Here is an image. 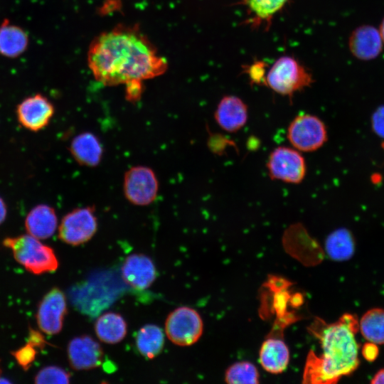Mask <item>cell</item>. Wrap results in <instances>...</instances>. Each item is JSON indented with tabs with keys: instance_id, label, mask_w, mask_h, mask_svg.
Here are the masks:
<instances>
[{
	"instance_id": "10",
	"label": "cell",
	"mask_w": 384,
	"mask_h": 384,
	"mask_svg": "<svg viewBox=\"0 0 384 384\" xmlns=\"http://www.w3.org/2000/svg\"><path fill=\"white\" fill-rule=\"evenodd\" d=\"M68 312L66 297L58 287L49 290L40 301L36 319L39 329L46 334H59Z\"/></svg>"
},
{
	"instance_id": "33",
	"label": "cell",
	"mask_w": 384,
	"mask_h": 384,
	"mask_svg": "<svg viewBox=\"0 0 384 384\" xmlns=\"http://www.w3.org/2000/svg\"><path fill=\"white\" fill-rule=\"evenodd\" d=\"M372 384H384V368L379 370L370 380Z\"/></svg>"
},
{
	"instance_id": "27",
	"label": "cell",
	"mask_w": 384,
	"mask_h": 384,
	"mask_svg": "<svg viewBox=\"0 0 384 384\" xmlns=\"http://www.w3.org/2000/svg\"><path fill=\"white\" fill-rule=\"evenodd\" d=\"M38 348L33 343L27 341L23 346L11 352L16 363L24 370H28L35 361Z\"/></svg>"
},
{
	"instance_id": "6",
	"label": "cell",
	"mask_w": 384,
	"mask_h": 384,
	"mask_svg": "<svg viewBox=\"0 0 384 384\" xmlns=\"http://www.w3.org/2000/svg\"><path fill=\"white\" fill-rule=\"evenodd\" d=\"M270 178L288 183H300L306 174V164L301 151L279 146L270 154L267 161Z\"/></svg>"
},
{
	"instance_id": "5",
	"label": "cell",
	"mask_w": 384,
	"mask_h": 384,
	"mask_svg": "<svg viewBox=\"0 0 384 384\" xmlns=\"http://www.w3.org/2000/svg\"><path fill=\"white\" fill-rule=\"evenodd\" d=\"M287 137L294 149L302 152H311L326 143L328 132L325 124L319 117L302 113L289 123Z\"/></svg>"
},
{
	"instance_id": "29",
	"label": "cell",
	"mask_w": 384,
	"mask_h": 384,
	"mask_svg": "<svg viewBox=\"0 0 384 384\" xmlns=\"http://www.w3.org/2000/svg\"><path fill=\"white\" fill-rule=\"evenodd\" d=\"M373 127L378 134L384 137V106L379 107L374 113Z\"/></svg>"
},
{
	"instance_id": "13",
	"label": "cell",
	"mask_w": 384,
	"mask_h": 384,
	"mask_svg": "<svg viewBox=\"0 0 384 384\" xmlns=\"http://www.w3.org/2000/svg\"><path fill=\"white\" fill-rule=\"evenodd\" d=\"M121 272L124 281L137 290L149 288L156 277L154 262L149 257L141 253H134L127 257Z\"/></svg>"
},
{
	"instance_id": "16",
	"label": "cell",
	"mask_w": 384,
	"mask_h": 384,
	"mask_svg": "<svg viewBox=\"0 0 384 384\" xmlns=\"http://www.w3.org/2000/svg\"><path fill=\"white\" fill-rule=\"evenodd\" d=\"M24 224L27 233L39 240L53 236L58 226L55 209L45 203L33 207L27 213Z\"/></svg>"
},
{
	"instance_id": "22",
	"label": "cell",
	"mask_w": 384,
	"mask_h": 384,
	"mask_svg": "<svg viewBox=\"0 0 384 384\" xmlns=\"http://www.w3.org/2000/svg\"><path fill=\"white\" fill-rule=\"evenodd\" d=\"M324 247L330 259L345 261L352 257L355 251V241L352 233L342 228L332 231L327 236Z\"/></svg>"
},
{
	"instance_id": "2",
	"label": "cell",
	"mask_w": 384,
	"mask_h": 384,
	"mask_svg": "<svg viewBox=\"0 0 384 384\" xmlns=\"http://www.w3.org/2000/svg\"><path fill=\"white\" fill-rule=\"evenodd\" d=\"M311 331L319 340L321 352L309 351L303 374L304 383L329 384L353 373L359 366V345L356 339L358 321L345 314L330 324L315 321Z\"/></svg>"
},
{
	"instance_id": "24",
	"label": "cell",
	"mask_w": 384,
	"mask_h": 384,
	"mask_svg": "<svg viewBox=\"0 0 384 384\" xmlns=\"http://www.w3.org/2000/svg\"><path fill=\"white\" fill-rule=\"evenodd\" d=\"M225 380L230 384L258 383V370L248 361L236 362L225 371Z\"/></svg>"
},
{
	"instance_id": "31",
	"label": "cell",
	"mask_w": 384,
	"mask_h": 384,
	"mask_svg": "<svg viewBox=\"0 0 384 384\" xmlns=\"http://www.w3.org/2000/svg\"><path fill=\"white\" fill-rule=\"evenodd\" d=\"M379 353L378 345L368 341L361 348V354L363 358L370 362L375 361Z\"/></svg>"
},
{
	"instance_id": "12",
	"label": "cell",
	"mask_w": 384,
	"mask_h": 384,
	"mask_svg": "<svg viewBox=\"0 0 384 384\" xmlns=\"http://www.w3.org/2000/svg\"><path fill=\"white\" fill-rule=\"evenodd\" d=\"M68 362L77 370H90L101 366L104 352L100 344L87 335L71 339L67 348Z\"/></svg>"
},
{
	"instance_id": "7",
	"label": "cell",
	"mask_w": 384,
	"mask_h": 384,
	"mask_svg": "<svg viewBox=\"0 0 384 384\" xmlns=\"http://www.w3.org/2000/svg\"><path fill=\"white\" fill-rule=\"evenodd\" d=\"M203 330V320L199 313L188 306L175 309L165 321L166 336L177 346L193 345L200 338Z\"/></svg>"
},
{
	"instance_id": "25",
	"label": "cell",
	"mask_w": 384,
	"mask_h": 384,
	"mask_svg": "<svg viewBox=\"0 0 384 384\" xmlns=\"http://www.w3.org/2000/svg\"><path fill=\"white\" fill-rule=\"evenodd\" d=\"M288 0H247L255 23L268 22Z\"/></svg>"
},
{
	"instance_id": "19",
	"label": "cell",
	"mask_w": 384,
	"mask_h": 384,
	"mask_svg": "<svg viewBox=\"0 0 384 384\" xmlns=\"http://www.w3.org/2000/svg\"><path fill=\"white\" fill-rule=\"evenodd\" d=\"M260 363L267 372L277 374L283 372L289 362V351L280 338H267L262 344L259 353Z\"/></svg>"
},
{
	"instance_id": "28",
	"label": "cell",
	"mask_w": 384,
	"mask_h": 384,
	"mask_svg": "<svg viewBox=\"0 0 384 384\" xmlns=\"http://www.w3.org/2000/svg\"><path fill=\"white\" fill-rule=\"evenodd\" d=\"M266 67L267 65L265 62L257 60L247 68L246 73L252 83L265 85Z\"/></svg>"
},
{
	"instance_id": "32",
	"label": "cell",
	"mask_w": 384,
	"mask_h": 384,
	"mask_svg": "<svg viewBox=\"0 0 384 384\" xmlns=\"http://www.w3.org/2000/svg\"><path fill=\"white\" fill-rule=\"evenodd\" d=\"M6 215L7 206L4 200L0 196V225L4 222L6 218Z\"/></svg>"
},
{
	"instance_id": "1",
	"label": "cell",
	"mask_w": 384,
	"mask_h": 384,
	"mask_svg": "<svg viewBox=\"0 0 384 384\" xmlns=\"http://www.w3.org/2000/svg\"><path fill=\"white\" fill-rule=\"evenodd\" d=\"M95 78L105 85H131L161 75L166 60L136 27L117 26L96 37L87 53Z\"/></svg>"
},
{
	"instance_id": "30",
	"label": "cell",
	"mask_w": 384,
	"mask_h": 384,
	"mask_svg": "<svg viewBox=\"0 0 384 384\" xmlns=\"http://www.w3.org/2000/svg\"><path fill=\"white\" fill-rule=\"evenodd\" d=\"M28 329L29 331L27 341L33 343L41 350L43 349L47 345H50L40 331L32 329L31 326H30Z\"/></svg>"
},
{
	"instance_id": "18",
	"label": "cell",
	"mask_w": 384,
	"mask_h": 384,
	"mask_svg": "<svg viewBox=\"0 0 384 384\" xmlns=\"http://www.w3.org/2000/svg\"><path fill=\"white\" fill-rule=\"evenodd\" d=\"M28 35L21 26L4 19L0 24V55L16 58L28 48Z\"/></svg>"
},
{
	"instance_id": "3",
	"label": "cell",
	"mask_w": 384,
	"mask_h": 384,
	"mask_svg": "<svg viewBox=\"0 0 384 384\" xmlns=\"http://www.w3.org/2000/svg\"><path fill=\"white\" fill-rule=\"evenodd\" d=\"M2 244L11 250L18 263L33 274L53 272L59 267L53 249L28 233L5 238Z\"/></svg>"
},
{
	"instance_id": "21",
	"label": "cell",
	"mask_w": 384,
	"mask_h": 384,
	"mask_svg": "<svg viewBox=\"0 0 384 384\" xmlns=\"http://www.w3.org/2000/svg\"><path fill=\"white\" fill-rule=\"evenodd\" d=\"M164 334L155 324H146L139 329L135 336V344L139 353L147 359L158 356L164 346Z\"/></svg>"
},
{
	"instance_id": "8",
	"label": "cell",
	"mask_w": 384,
	"mask_h": 384,
	"mask_svg": "<svg viewBox=\"0 0 384 384\" xmlns=\"http://www.w3.org/2000/svg\"><path fill=\"white\" fill-rule=\"evenodd\" d=\"M59 239L77 246L88 242L96 233L97 219L93 207L78 208L65 214L58 226Z\"/></svg>"
},
{
	"instance_id": "26",
	"label": "cell",
	"mask_w": 384,
	"mask_h": 384,
	"mask_svg": "<svg viewBox=\"0 0 384 384\" xmlns=\"http://www.w3.org/2000/svg\"><path fill=\"white\" fill-rule=\"evenodd\" d=\"M70 381V375L56 366L43 367L34 377V383L36 384H67Z\"/></svg>"
},
{
	"instance_id": "23",
	"label": "cell",
	"mask_w": 384,
	"mask_h": 384,
	"mask_svg": "<svg viewBox=\"0 0 384 384\" xmlns=\"http://www.w3.org/2000/svg\"><path fill=\"white\" fill-rule=\"evenodd\" d=\"M358 330L367 341L384 344V309L373 308L366 311L358 321Z\"/></svg>"
},
{
	"instance_id": "15",
	"label": "cell",
	"mask_w": 384,
	"mask_h": 384,
	"mask_svg": "<svg viewBox=\"0 0 384 384\" xmlns=\"http://www.w3.org/2000/svg\"><path fill=\"white\" fill-rule=\"evenodd\" d=\"M348 46L356 58L368 60L375 58L380 53L383 41L377 28L373 26L363 25L351 33Z\"/></svg>"
},
{
	"instance_id": "9",
	"label": "cell",
	"mask_w": 384,
	"mask_h": 384,
	"mask_svg": "<svg viewBox=\"0 0 384 384\" xmlns=\"http://www.w3.org/2000/svg\"><path fill=\"white\" fill-rule=\"evenodd\" d=\"M123 190L126 198L131 203L141 206L149 205L157 197V177L149 167H132L124 174Z\"/></svg>"
},
{
	"instance_id": "20",
	"label": "cell",
	"mask_w": 384,
	"mask_h": 384,
	"mask_svg": "<svg viewBox=\"0 0 384 384\" xmlns=\"http://www.w3.org/2000/svg\"><path fill=\"white\" fill-rule=\"evenodd\" d=\"M94 329L96 336L102 342L114 344L126 336L127 324L119 314L107 312L97 319Z\"/></svg>"
},
{
	"instance_id": "34",
	"label": "cell",
	"mask_w": 384,
	"mask_h": 384,
	"mask_svg": "<svg viewBox=\"0 0 384 384\" xmlns=\"http://www.w3.org/2000/svg\"><path fill=\"white\" fill-rule=\"evenodd\" d=\"M379 32H380L383 43H384V18L383 19L380 23Z\"/></svg>"
},
{
	"instance_id": "35",
	"label": "cell",
	"mask_w": 384,
	"mask_h": 384,
	"mask_svg": "<svg viewBox=\"0 0 384 384\" xmlns=\"http://www.w3.org/2000/svg\"><path fill=\"white\" fill-rule=\"evenodd\" d=\"M0 363H1V361H0ZM1 372L2 370H1V364H0V376L1 375Z\"/></svg>"
},
{
	"instance_id": "11",
	"label": "cell",
	"mask_w": 384,
	"mask_h": 384,
	"mask_svg": "<svg viewBox=\"0 0 384 384\" xmlns=\"http://www.w3.org/2000/svg\"><path fill=\"white\" fill-rule=\"evenodd\" d=\"M18 123L31 132H39L50 123L55 113L53 104L45 95L37 93L24 98L16 106Z\"/></svg>"
},
{
	"instance_id": "4",
	"label": "cell",
	"mask_w": 384,
	"mask_h": 384,
	"mask_svg": "<svg viewBox=\"0 0 384 384\" xmlns=\"http://www.w3.org/2000/svg\"><path fill=\"white\" fill-rule=\"evenodd\" d=\"M313 82L311 74L294 58L284 55L272 65L266 75V84L274 92L291 98Z\"/></svg>"
},
{
	"instance_id": "17",
	"label": "cell",
	"mask_w": 384,
	"mask_h": 384,
	"mask_svg": "<svg viewBox=\"0 0 384 384\" xmlns=\"http://www.w3.org/2000/svg\"><path fill=\"white\" fill-rule=\"evenodd\" d=\"M69 151L79 164L87 167L97 166L103 154L100 141L91 132H83L76 135L70 144Z\"/></svg>"
},
{
	"instance_id": "14",
	"label": "cell",
	"mask_w": 384,
	"mask_h": 384,
	"mask_svg": "<svg viewBox=\"0 0 384 384\" xmlns=\"http://www.w3.org/2000/svg\"><path fill=\"white\" fill-rule=\"evenodd\" d=\"M214 117L221 129L230 133L236 132L247 123L248 108L240 97L225 95L218 104Z\"/></svg>"
}]
</instances>
